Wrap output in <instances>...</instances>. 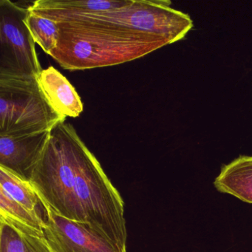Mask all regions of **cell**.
Segmentation results:
<instances>
[{"mask_svg": "<svg viewBox=\"0 0 252 252\" xmlns=\"http://www.w3.org/2000/svg\"><path fill=\"white\" fill-rule=\"evenodd\" d=\"M29 6L0 0V78L38 77L43 69L26 24Z\"/></svg>", "mask_w": 252, "mask_h": 252, "instance_id": "obj_5", "label": "cell"}, {"mask_svg": "<svg viewBox=\"0 0 252 252\" xmlns=\"http://www.w3.org/2000/svg\"><path fill=\"white\" fill-rule=\"evenodd\" d=\"M51 131L21 136H0V166L30 181L42 157Z\"/></svg>", "mask_w": 252, "mask_h": 252, "instance_id": "obj_7", "label": "cell"}, {"mask_svg": "<svg viewBox=\"0 0 252 252\" xmlns=\"http://www.w3.org/2000/svg\"><path fill=\"white\" fill-rule=\"evenodd\" d=\"M31 183L45 208L88 225L126 252L122 197L70 123L53 128Z\"/></svg>", "mask_w": 252, "mask_h": 252, "instance_id": "obj_1", "label": "cell"}, {"mask_svg": "<svg viewBox=\"0 0 252 252\" xmlns=\"http://www.w3.org/2000/svg\"><path fill=\"white\" fill-rule=\"evenodd\" d=\"M37 14L57 23L58 42L50 56L66 70L117 65L170 44L158 35L110 22L80 16Z\"/></svg>", "mask_w": 252, "mask_h": 252, "instance_id": "obj_2", "label": "cell"}, {"mask_svg": "<svg viewBox=\"0 0 252 252\" xmlns=\"http://www.w3.org/2000/svg\"><path fill=\"white\" fill-rule=\"evenodd\" d=\"M26 24L35 43H37L47 54L50 55L57 48L58 42L59 29L57 23L50 19L32 12L29 8Z\"/></svg>", "mask_w": 252, "mask_h": 252, "instance_id": "obj_12", "label": "cell"}, {"mask_svg": "<svg viewBox=\"0 0 252 252\" xmlns=\"http://www.w3.org/2000/svg\"><path fill=\"white\" fill-rule=\"evenodd\" d=\"M0 252H53L42 231L1 216Z\"/></svg>", "mask_w": 252, "mask_h": 252, "instance_id": "obj_9", "label": "cell"}, {"mask_svg": "<svg viewBox=\"0 0 252 252\" xmlns=\"http://www.w3.org/2000/svg\"><path fill=\"white\" fill-rule=\"evenodd\" d=\"M66 119L53 108L35 78H0V136L51 131Z\"/></svg>", "mask_w": 252, "mask_h": 252, "instance_id": "obj_3", "label": "cell"}, {"mask_svg": "<svg viewBox=\"0 0 252 252\" xmlns=\"http://www.w3.org/2000/svg\"><path fill=\"white\" fill-rule=\"evenodd\" d=\"M0 214L1 216L39 231H43L45 226V220L43 218L13 200L2 189H0Z\"/></svg>", "mask_w": 252, "mask_h": 252, "instance_id": "obj_13", "label": "cell"}, {"mask_svg": "<svg viewBox=\"0 0 252 252\" xmlns=\"http://www.w3.org/2000/svg\"><path fill=\"white\" fill-rule=\"evenodd\" d=\"M54 5L65 9L80 12H100L122 8L129 3V0L124 1H104V0H88V1H63L51 0Z\"/></svg>", "mask_w": 252, "mask_h": 252, "instance_id": "obj_14", "label": "cell"}, {"mask_svg": "<svg viewBox=\"0 0 252 252\" xmlns=\"http://www.w3.org/2000/svg\"><path fill=\"white\" fill-rule=\"evenodd\" d=\"M169 1L129 0L125 6L100 12H79L60 9L64 15L80 16L117 26L158 35L170 44L182 39L192 29L193 22L188 14L170 7Z\"/></svg>", "mask_w": 252, "mask_h": 252, "instance_id": "obj_4", "label": "cell"}, {"mask_svg": "<svg viewBox=\"0 0 252 252\" xmlns=\"http://www.w3.org/2000/svg\"><path fill=\"white\" fill-rule=\"evenodd\" d=\"M36 80L53 108L60 114L76 118L83 112V103L74 87L55 67L43 69Z\"/></svg>", "mask_w": 252, "mask_h": 252, "instance_id": "obj_8", "label": "cell"}, {"mask_svg": "<svg viewBox=\"0 0 252 252\" xmlns=\"http://www.w3.org/2000/svg\"><path fill=\"white\" fill-rule=\"evenodd\" d=\"M45 209L44 235L53 252H123L88 225Z\"/></svg>", "mask_w": 252, "mask_h": 252, "instance_id": "obj_6", "label": "cell"}, {"mask_svg": "<svg viewBox=\"0 0 252 252\" xmlns=\"http://www.w3.org/2000/svg\"><path fill=\"white\" fill-rule=\"evenodd\" d=\"M214 185L220 192L252 204V156H240L222 166Z\"/></svg>", "mask_w": 252, "mask_h": 252, "instance_id": "obj_10", "label": "cell"}, {"mask_svg": "<svg viewBox=\"0 0 252 252\" xmlns=\"http://www.w3.org/2000/svg\"><path fill=\"white\" fill-rule=\"evenodd\" d=\"M0 189L31 212L42 215L41 208H45L40 197L30 181L22 179L10 171L0 166Z\"/></svg>", "mask_w": 252, "mask_h": 252, "instance_id": "obj_11", "label": "cell"}]
</instances>
